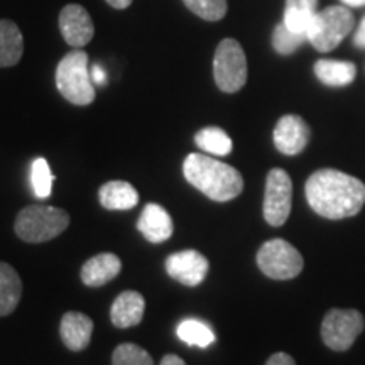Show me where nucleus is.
I'll return each mask as SVG.
<instances>
[{
    "instance_id": "nucleus-25",
    "label": "nucleus",
    "mask_w": 365,
    "mask_h": 365,
    "mask_svg": "<svg viewBox=\"0 0 365 365\" xmlns=\"http://www.w3.org/2000/svg\"><path fill=\"white\" fill-rule=\"evenodd\" d=\"M308 41L307 34L301 33H294L291 31L289 27H286L284 24L276 26L272 33V46L279 54H293L296 49L299 48L301 44H304Z\"/></svg>"
},
{
    "instance_id": "nucleus-23",
    "label": "nucleus",
    "mask_w": 365,
    "mask_h": 365,
    "mask_svg": "<svg viewBox=\"0 0 365 365\" xmlns=\"http://www.w3.org/2000/svg\"><path fill=\"white\" fill-rule=\"evenodd\" d=\"M195 143L205 153L215 154V156H227L232 153V139L225 130L218 127H205L196 134Z\"/></svg>"
},
{
    "instance_id": "nucleus-8",
    "label": "nucleus",
    "mask_w": 365,
    "mask_h": 365,
    "mask_svg": "<svg viewBox=\"0 0 365 365\" xmlns=\"http://www.w3.org/2000/svg\"><path fill=\"white\" fill-rule=\"evenodd\" d=\"M365 319L357 309H330L322 323V339L335 352H345L364 331Z\"/></svg>"
},
{
    "instance_id": "nucleus-4",
    "label": "nucleus",
    "mask_w": 365,
    "mask_h": 365,
    "mask_svg": "<svg viewBox=\"0 0 365 365\" xmlns=\"http://www.w3.org/2000/svg\"><path fill=\"white\" fill-rule=\"evenodd\" d=\"M68 225H70V215L65 210L33 205V207H26L17 215L14 228L19 239L31 244H41L63 234Z\"/></svg>"
},
{
    "instance_id": "nucleus-30",
    "label": "nucleus",
    "mask_w": 365,
    "mask_h": 365,
    "mask_svg": "<svg viewBox=\"0 0 365 365\" xmlns=\"http://www.w3.org/2000/svg\"><path fill=\"white\" fill-rule=\"evenodd\" d=\"M354 44L357 46V48L365 49V16H364L362 22H360L357 33H355V36H354Z\"/></svg>"
},
{
    "instance_id": "nucleus-21",
    "label": "nucleus",
    "mask_w": 365,
    "mask_h": 365,
    "mask_svg": "<svg viewBox=\"0 0 365 365\" xmlns=\"http://www.w3.org/2000/svg\"><path fill=\"white\" fill-rule=\"evenodd\" d=\"M314 75L322 83L328 86H346L355 80L357 68L354 63L335 61V59H319L314 65Z\"/></svg>"
},
{
    "instance_id": "nucleus-28",
    "label": "nucleus",
    "mask_w": 365,
    "mask_h": 365,
    "mask_svg": "<svg viewBox=\"0 0 365 365\" xmlns=\"http://www.w3.org/2000/svg\"><path fill=\"white\" fill-rule=\"evenodd\" d=\"M266 365H296V362L293 360L291 355H287L284 352L279 354H274L269 357V360L266 362Z\"/></svg>"
},
{
    "instance_id": "nucleus-26",
    "label": "nucleus",
    "mask_w": 365,
    "mask_h": 365,
    "mask_svg": "<svg viewBox=\"0 0 365 365\" xmlns=\"http://www.w3.org/2000/svg\"><path fill=\"white\" fill-rule=\"evenodd\" d=\"M191 12L205 21L217 22L225 17L227 0H182Z\"/></svg>"
},
{
    "instance_id": "nucleus-24",
    "label": "nucleus",
    "mask_w": 365,
    "mask_h": 365,
    "mask_svg": "<svg viewBox=\"0 0 365 365\" xmlns=\"http://www.w3.org/2000/svg\"><path fill=\"white\" fill-rule=\"evenodd\" d=\"M31 181H33L34 195L38 196V198L43 200V198H48V196H51L54 176L51 173V168H49V164L44 158H38L33 163Z\"/></svg>"
},
{
    "instance_id": "nucleus-17",
    "label": "nucleus",
    "mask_w": 365,
    "mask_h": 365,
    "mask_svg": "<svg viewBox=\"0 0 365 365\" xmlns=\"http://www.w3.org/2000/svg\"><path fill=\"white\" fill-rule=\"evenodd\" d=\"M100 203L107 210H130L139 203V193L127 181H108L100 188Z\"/></svg>"
},
{
    "instance_id": "nucleus-3",
    "label": "nucleus",
    "mask_w": 365,
    "mask_h": 365,
    "mask_svg": "<svg viewBox=\"0 0 365 365\" xmlns=\"http://www.w3.org/2000/svg\"><path fill=\"white\" fill-rule=\"evenodd\" d=\"M59 93L73 105H90L95 100V86L88 70V56L81 49L68 53L56 68Z\"/></svg>"
},
{
    "instance_id": "nucleus-22",
    "label": "nucleus",
    "mask_w": 365,
    "mask_h": 365,
    "mask_svg": "<svg viewBox=\"0 0 365 365\" xmlns=\"http://www.w3.org/2000/svg\"><path fill=\"white\" fill-rule=\"evenodd\" d=\"M178 339L188 345H196L207 349L208 345H212L215 341V333L210 328L207 323H203L202 319H185L178 325Z\"/></svg>"
},
{
    "instance_id": "nucleus-6",
    "label": "nucleus",
    "mask_w": 365,
    "mask_h": 365,
    "mask_svg": "<svg viewBox=\"0 0 365 365\" xmlns=\"http://www.w3.org/2000/svg\"><path fill=\"white\" fill-rule=\"evenodd\" d=\"M213 76L218 88L225 93H235L247 81V58L244 48L235 39H223L213 58Z\"/></svg>"
},
{
    "instance_id": "nucleus-20",
    "label": "nucleus",
    "mask_w": 365,
    "mask_h": 365,
    "mask_svg": "<svg viewBox=\"0 0 365 365\" xmlns=\"http://www.w3.org/2000/svg\"><path fill=\"white\" fill-rule=\"evenodd\" d=\"M22 296V281L16 269L0 262V317L11 314Z\"/></svg>"
},
{
    "instance_id": "nucleus-15",
    "label": "nucleus",
    "mask_w": 365,
    "mask_h": 365,
    "mask_svg": "<svg viewBox=\"0 0 365 365\" xmlns=\"http://www.w3.org/2000/svg\"><path fill=\"white\" fill-rule=\"evenodd\" d=\"M122 269L120 259L115 254H98L88 259L81 267V281L90 287H98L115 279Z\"/></svg>"
},
{
    "instance_id": "nucleus-19",
    "label": "nucleus",
    "mask_w": 365,
    "mask_h": 365,
    "mask_svg": "<svg viewBox=\"0 0 365 365\" xmlns=\"http://www.w3.org/2000/svg\"><path fill=\"white\" fill-rule=\"evenodd\" d=\"M318 0H286L284 21L282 24L294 33L307 34L318 11Z\"/></svg>"
},
{
    "instance_id": "nucleus-1",
    "label": "nucleus",
    "mask_w": 365,
    "mask_h": 365,
    "mask_svg": "<svg viewBox=\"0 0 365 365\" xmlns=\"http://www.w3.org/2000/svg\"><path fill=\"white\" fill-rule=\"evenodd\" d=\"M304 191L313 212L330 220L357 215L365 203L364 182L336 170L313 173Z\"/></svg>"
},
{
    "instance_id": "nucleus-33",
    "label": "nucleus",
    "mask_w": 365,
    "mask_h": 365,
    "mask_svg": "<svg viewBox=\"0 0 365 365\" xmlns=\"http://www.w3.org/2000/svg\"><path fill=\"white\" fill-rule=\"evenodd\" d=\"M341 2L349 7H364L365 6V0H341Z\"/></svg>"
},
{
    "instance_id": "nucleus-29",
    "label": "nucleus",
    "mask_w": 365,
    "mask_h": 365,
    "mask_svg": "<svg viewBox=\"0 0 365 365\" xmlns=\"http://www.w3.org/2000/svg\"><path fill=\"white\" fill-rule=\"evenodd\" d=\"M91 80H93L95 85H105V81H107V73L102 66L98 65H93L91 66Z\"/></svg>"
},
{
    "instance_id": "nucleus-10",
    "label": "nucleus",
    "mask_w": 365,
    "mask_h": 365,
    "mask_svg": "<svg viewBox=\"0 0 365 365\" xmlns=\"http://www.w3.org/2000/svg\"><path fill=\"white\" fill-rule=\"evenodd\" d=\"M210 264L198 250H181L168 257L166 271L185 286H198L207 277Z\"/></svg>"
},
{
    "instance_id": "nucleus-7",
    "label": "nucleus",
    "mask_w": 365,
    "mask_h": 365,
    "mask_svg": "<svg viewBox=\"0 0 365 365\" xmlns=\"http://www.w3.org/2000/svg\"><path fill=\"white\" fill-rule=\"evenodd\" d=\"M303 257L289 242L269 240L259 249L257 266L271 279H293L303 271Z\"/></svg>"
},
{
    "instance_id": "nucleus-5",
    "label": "nucleus",
    "mask_w": 365,
    "mask_h": 365,
    "mask_svg": "<svg viewBox=\"0 0 365 365\" xmlns=\"http://www.w3.org/2000/svg\"><path fill=\"white\" fill-rule=\"evenodd\" d=\"M354 27V14L349 9L333 6L318 12L308 31V41L319 53L333 51Z\"/></svg>"
},
{
    "instance_id": "nucleus-18",
    "label": "nucleus",
    "mask_w": 365,
    "mask_h": 365,
    "mask_svg": "<svg viewBox=\"0 0 365 365\" xmlns=\"http://www.w3.org/2000/svg\"><path fill=\"white\" fill-rule=\"evenodd\" d=\"M24 53V38L16 22L0 21V68L14 66Z\"/></svg>"
},
{
    "instance_id": "nucleus-2",
    "label": "nucleus",
    "mask_w": 365,
    "mask_h": 365,
    "mask_svg": "<svg viewBox=\"0 0 365 365\" xmlns=\"http://www.w3.org/2000/svg\"><path fill=\"white\" fill-rule=\"evenodd\" d=\"M182 173L190 185L213 202H230L244 190V180L235 168L205 154H190L182 163Z\"/></svg>"
},
{
    "instance_id": "nucleus-27",
    "label": "nucleus",
    "mask_w": 365,
    "mask_h": 365,
    "mask_svg": "<svg viewBox=\"0 0 365 365\" xmlns=\"http://www.w3.org/2000/svg\"><path fill=\"white\" fill-rule=\"evenodd\" d=\"M113 365H154L153 357L134 344H122L113 350L112 355Z\"/></svg>"
},
{
    "instance_id": "nucleus-14",
    "label": "nucleus",
    "mask_w": 365,
    "mask_h": 365,
    "mask_svg": "<svg viewBox=\"0 0 365 365\" xmlns=\"http://www.w3.org/2000/svg\"><path fill=\"white\" fill-rule=\"evenodd\" d=\"M145 301L137 291H124L117 296L110 309L112 323L117 328H130L143 322Z\"/></svg>"
},
{
    "instance_id": "nucleus-9",
    "label": "nucleus",
    "mask_w": 365,
    "mask_h": 365,
    "mask_svg": "<svg viewBox=\"0 0 365 365\" xmlns=\"http://www.w3.org/2000/svg\"><path fill=\"white\" fill-rule=\"evenodd\" d=\"M293 203V181L284 170H272L267 175L264 195V218L269 225H284Z\"/></svg>"
},
{
    "instance_id": "nucleus-31",
    "label": "nucleus",
    "mask_w": 365,
    "mask_h": 365,
    "mask_svg": "<svg viewBox=\"0 0 365 365\" xmlns=\"http://www.w3.org/2000/svg\"><path fill=\"white\" fill-rule=\"evenodd\" d=\"M161 365H186L185 360L178 357V355H164V359L161 360Z\"/></svg>"
},
{
    "instance_id": "nucleus-13",
    "label": "nucleus",
    "mask_w": 365,
    "mask_h": 365,
    "mask_svg": "<svg viewBox=\"0 0 365 365\" xmlns=\"http://www.w3.org/2000/svg\"><path fill=\"white\" fill-rule=\"evenodd\" d=\"M137 228L150 244H163L173 235V228L175 227H173L171 215L161 205L149 203L144 208V212L140 213Z\"/></svg>"
},
{
    "instance_id": "nucleus-12",
    "label": "nucleus",
    "mask_w": 365,
    "mask_h": 365,
    "mask_svg": "<svg viewBox=\"0 0 365 365\" xmlns=\"http://www.w3.org/2000/svg\"><path fill=\"white\" fill-rule=\"evenodd\" d=\"M309 143V127L299 115H284L274 129V144L286 156H296Z\"/></svg>"
},
{
    "instance_id": "nucleus-16",
    "label": "nucleus",
    "mask_w": 365,
    "mask_h": 365,
    "mask_svg": "<svg viewBox=\"0 0 365 365\" xmlns=\"http://www.w3.org/2000/svg\"><path fill=\"white\" fill-rule=\"evenodd\" d=\"M61 339L68 349L73 352H80L88 346L93 333V322L83 313L70 312L61 319Z\"/></svg>"
},
{
    "instance_id": "nucleus-11",
    "label": "nucleus",
    "mask_w": 365,
    "mask_h": 365,
    "mask_svg": "<svg viewBox=\"0 0 365 365\" xmlns=\"http://www.w3.org/2000/svg\"><path fill=\"white\" fill-rule=\"evenodd\" d=\"M59 29L65 41L73 48H83L93 39L95 27L90 14L78 4H70L59 14Z\"/></svg>"
},
{
    "instance_id": "nucleus-32",
    "label": "nucleus",
    "mask_w": 365,
    "mask_h": 365,
    "mask_svg": "<svg viewBox=\"0 0 365 365\" xmlns=\"http://www.w3.org/2000/svg\"><path fill=\"white\" fill-rule=\"evenodd\" d=\"M105 2L113 9H127L132 4V0H105Z\"/></svg>"
}]
</instances>
